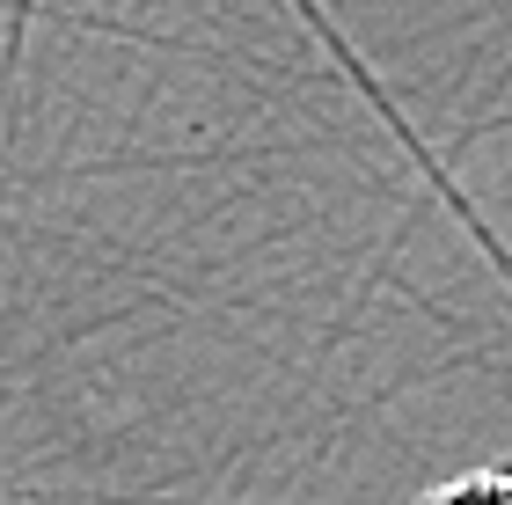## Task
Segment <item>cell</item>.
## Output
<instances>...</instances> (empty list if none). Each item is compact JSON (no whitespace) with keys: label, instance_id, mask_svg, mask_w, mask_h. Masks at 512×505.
Wrapping results in <instances>:
<instances>
[{"label":"cell","instance_id":"obj_1","mask_svg":"<svg viewBox=\"0 0 512 505\" xmlns=\"http://www.w3.org/2000/svg\"><path fill=\"white\" fill-rule=\"evenodd\" d=\"M417 505H512V462L461 469V476H447V484H432Z\"/></svg>","mask_w":512,"mask_h":505}]
</instances>
